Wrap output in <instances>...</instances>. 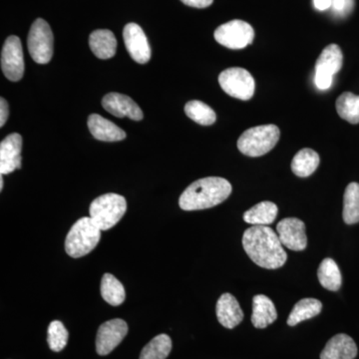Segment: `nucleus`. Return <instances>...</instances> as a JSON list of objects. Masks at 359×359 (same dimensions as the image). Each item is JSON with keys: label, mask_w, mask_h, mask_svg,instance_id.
Segmentation results:
<instances>
[{"label": "nucleus", "mask_w": 359, "mask_h": 359, "mask_svg": "<svg viewBox=\"0 0 359 359\" xmlns=\"http://www.w3.org/2000/svg\"><path fill=\"white\" fill-rule=\"evenodd\" d=\"M90 49L97 57L112 58L117 50V40L114 33L108 29H97L90 34Z\"/></svg>", "instance_id": "aec40b11"}, {"label": "nucleus", "mask_w": 359, "mask_h": 359, "mask_svg": "<svg viewBox=\"0 0 359 359\" xmlns=\"http://www.w3.org/2000/svg\"><path fill=\"white\" fill-rule=\"evenodd\" d=\"M128 334L126 321L115 318L106 321L99 327L96 337V351L99 355H107L121 344Z\"/></svg>", "instance_id": "9b49d317"}, {"label": "nucleus", "mask_w": 359, "mask_h": 359, "mask_svg": "<svg viewBox=\"0 0 359 359\" xmlns=\"http://www.w3.org/2000/svg\"><path fill=\"white\" fill-rule=\"evenodd\" d=\"M323 309V304L316 299H304L295 304L294 308L290 311L287 325L294 327L302 321L311 320L318 316Z\"/></svg>", "instance_id": "5701e85b"}, {"label": "nucleus", "mask_w": 359, "mask_h": 359, "mask_svg": "<svg viewBox=\"0 0 359 359\" xmlns=\"http://www.w3.org/2000/svg\"><path fill=\"white\" fill-rule=\"evenodd\" d=\"M243 247L250 259L261 268H282L287 259L278 233L269 226H252L243 236Z\"/></svg>", "instance_id": "f257e3e1"}, {"label": "nucleus", "mask_w": 359, "mask_h": 359, "mask_svg": "<svg viewBox=\"0 0 359 359\" xmlns=\"http://www.w3.org/2000/svg\"><path fill=\"white\" fill-rule=\"evenodd\" d=\"M184 4L191 7H196V8H205L212 6L214 0H181Z\"/></svg>", "instance_id": "473e14b6"}, {"label": "nucleus", "mask_w": 359, "mask_h": 359, "mask_svg": "<svg viewBox=\"0 0 359 359\" xmlns=\"http://www.w3.org/2000/svg\"><path fill=\"white\" fill-rule=\"evenodd\" d=\"M90 133L99 141L117 142L126 138V133L114 123L105 119L102 116L92 114L88 118Z\"/></svg>", "instance_id": "a211bd4d"}, {"label": "nucleus", "mask_w": 359, "mask_h": 359, "mask_svg": "<svg viewBox=\"0 0 359 359\" xmlns=\"http://www.w3.org/2000/svg\"><path fill=\"white\" fill-rule=\"evenodd\" d=\"M231 185L221 177H208L194 182L180 197V208L184 211H198L216 207L228 199Z\"/></svg>", "instance_id": "f03ea898"}, {"label": "nucleus", "mask_w": 359, "mask_h": 359, "mask_svg": "<svg viewBox=\"0 0 359 359\" xmlns=\"http://www.w3.org/2000/svg\"><path fill=\"white\" fill-rule=\"evenodd\" d=\"M276 233L283 247L299 252L306 250L308 238L306 233V224L297 218H285L276 226Z\"/></svg>", "instance_id": "ddd939ff"}, {"label": "nucleus", "mask_w": 359, "mask_h": 359, "mask_svg": "<svg viewBox=\"0 0 359 359\" xmlns=\"http://www.w3.org/2000/svg\"><path fill=\"white\" fill-rule=\"evenodd\" d=\"M358 346L349 335L339 334L328 340L320 353V359H354Z\"/></svg>", "instance_id": "f3484780"}, {"label": "nucleus", "mask_w": 359, "mask_h": 359, "mask_svg": "<svg viewBox=\"0 0 359 359\" xmlns=\"http://www.w3.org/2000/svg\"><path fill=\"white\" fill-rule=\"evenodd\" d=\"M318 278L325 289L337 292L341 287V273L334 259L327 257L323 259L318 266Z\"/></svg>", "instance_id": "b1692460"}, {"label": "nucleus", "mask_w": 359, "mask_h": 359, "mask_svg": "<svg viewBox=\"0 0 359 359\" xmlns=\"http://www.w3.org/2000/svg\"><path fill=\"white\" fill-rule=\"evenodd\" d=\"M172 351L169 335L159 334L142 349L140 359H166Z\"/></svg>", "instance_id": "cd10ccee"}, {"label": "nucleus", "mask_w": 359, "mask_h": 359, "mask_svg": "<svg viewBox=\"0 0 359 359\" xmlns=\"http://www.w3.org/2000/svg\"><path fill=\"white\" fill-rule=\"evenodd\" d=\"M217 318L224 327H237L244 320V313L233 294H224L219 297L216 306Z\"/></svg>", "instance_id": "dca6fc26"}, {"label": "nucleus", "mask_w": 359, "mask_h": 359, "mask_svg": "<svg viewBox=\"0 0 359 359\" xmlns=\"http://www.w3.org/2000/svg\"><path fill=\"white\" fill-rule=\"evenodd\" d=\"M342 218L347 224L359 223V184L355 182L348 184L344 192Z\"/></svg>", "instance_id": "a878e982"}, {"label": "nucleus", "mask_w": 359, "mask_h": 359, "mask_svg": "<svg viewBox=\"0 0 359 359\" xmlns=\"http://www.w3.org/2000/svg\"><path fill=\"white\" fill-rule=\"evenodd\" d=\"M332 7L335 13L346 14L353 9V0H332Z\"/></svg>", "instance_id": "7c9ffc66"}, {"label": "nucleus", "mask_w": 359, "mask_h": 359, "mask_svg": "<svg viewBox=\"0 0 359 359\" xmlns=\"http://www.w3.org/2000/svg\"><path fill=\"white\" fill-rule=\"evenodd\" d=\"M185 113L190 119L202 126H210V125L214 124L217 120L215 111L207 104L198 100L187 103Z\"/></svg>", "instance_id": "c85d7f7f"}, {"label": "nucleus", "mask_w": 359, "mask_h": 359, "mask_svg": "<svg viewBox=\"0 0 359 359\" xmlns=\"http://www.w3.org/2000/svg\"><path fill=\"white\" fill-rule=\"evenodd\" d=\"M104 109L118 118L128 117L135 121L143 119V112L138 104L129 96L120 93H109L103 97Z\"/></svg>", "instance_id": "2eb2a0df"}, {"label": "nucleus", "mask_w": 359, "mask_h": 359, "mask_svg": "<svg viewBox=\"0 0 359 359\" xmlns=\"http://www.w3.org/2000/svg\"><path fill=\"white\" fill-rule=\"evenodd\" d=\"M337 111L340 118L351 123H359V96L351 92H344L337 98Z\"/></svg>", "instance_id": "bb28decb"}, {"label": "nucleus", "mask_w": 359, "mask_h": 359, "mask_svg": "<svg viewBox=\"0 0 359 359\" xmlns=\"http://www.w3.org/2000/svg\"><path fill=\"white\" fill-rule=\"evenodd\" d=\"M313 4L318 11H327L332 7V0H313Z\"/></svg>", "instance_id": "72a5a7b5"}, {"label": "nucleus", "mask_w": 359, "mask_h": 359, "mask_svg": "<svg viewBox=\"0 0 359 359\" xmlns=\"http://www.w3.org/2000/svg\"><path fill=\"white\" fill-rule=\"evenodd\" d=\"M320 165V156L313 149H302L294 156L292 162V171L301 178L313 175Z\"/></svg>", "instance_id": "4be33fe9"}, {"label": "nucleus", "mask_w": 359, "mask_h": 359, "mask_svg": "<svg viewBox=\"0 0 359 359\" xmlns=\"http://www.w3.org/2000/svg\"><path fill=\"white\" fill-rule=\"evenodd\" d=\"M22 137L20 134H9L0 144V173H13L21 168Z\"/></svg>", "instance_id": "4468645a"}, {"label": "nucleus", "mask_w": 359, "mask_h": 359, "mask_svg": "<svg viewBox=\"0 0 359 359\" xmlns=\"http://www.w3.org/2000/svg\"><path fill=\"white\" fill-rule=\"evenodd\" d=\"M69 334L61 321L54 320L47 330V342L51 351L59 353L67 346Z\"/></svg>", "instance_id": "c756f323"}, {"label": "nucleus", "mask_w": 359, "mask_h": 359, "mask_svg": "<svg viewBox=\"0 0 359 359\" xmlns=\"http://www.w3.org/2000/svg\"><path fill=\"white\" fill-rule=\"evenodd\" d=\"M123 39L130 56L137 63L145 65L151 59V47L147 36L137 23H128L123 30Z\"/></svg>", "instance_id": "f8f14e48"}, {"label": "nucleus", "mask_w": 359, "mask_h": 359, "mask_svg": "<svg viewBox=\"0 0 359 359\" xmlns=\"http://www.w3.org/2000/svg\"><path fill=\"white\" fill-rule=\"evenodd\" d=\"M4 189V175H1V178H0V190L2 191Z\"/></svg>", "instance_id": "f704fd0d"}, {"label": "nucleus", "mask_w": 359, "mask_h": 359, "mask_svg": "<svg viewBox=\"0 0 359 359\" xmlns=\"http://www.w3.org/2000/svg\"><path fill=\"white\" fill-rule=\"evenodd\" d=\"M9 116L8 103L4 97L0 99V127H4Z\"/></svg>", "instance_id": "2f4dec72"}, {"label": "nucleus", "mask_w": 359, "mask_h": 359, "mask_svg": "<svg viewBox=\"0 0 359 359\" xmlns=\"http://www.w3.org/2000/svg\"><path fill=\"white\" fill-rule=\"evenodd\" d=\"M278 212V205L275 203L264 201L248 210L244 214V219L245 223L252 226H269L275 222Z\"/></svg>", "instance_id": "412c9836"}, {"label": "nucleus", "mask_w": 359, "mask_h": 359, "mask_svg": "<svg viewBox=\"0 0 359 359\" xmlns=\"http://www.w3.org/2000/svg\"><path fill=\"white\" fill-rule=\"evenodd\" d=\"M127 211L123 196L109 193L96 198L90 205V218L101 231H108L118 224Z\"/></svg>", "instance_id": "39448f33"}, {"label": "nucleus", "mask_w": 359, "mask_h": 359, "mask_svg": "<svg viewBox=\"0 0 359 359\" xmlns=\"http://www.w3.org/2000/svg\"><path fill=\"white\" fill-rule=\"evenodd\" d=\"M342 61H344V55L339 45L330 44L323 49L316 63L314 83L318 89L330 88L334 81V74L341 69Z\"/></svg>", "instance_id": "6e6552de"}, {"label": "nucleus", "mask_w": 359, "mask_h": 359, "mask_svg": "<svg viewBox=\"0 0 359 359\" xmlns=\"http://www.w3.org/2000/svg\"><path fill=\"white\" fill-rule=\"evenodd\" d=\"M28 50L35 62L47 65L53 56V33L42 18L33 22L27 39Z\"/></svg>", "instance_id": "423d86ee"}, {"label": "nucleus", "mask_w": 359, "mask_h": 359, "mask_svg": "<svg viewBox=\"0 0 359 359\" xmlns=\"http://www.w3.org/2000/svg\"><path fill=\"white\" fill-rule=\"evenodd\" d=\"M280 136V129L276 125L252 127L241 135L238 148L248 157H261L275 148Z\"/></svg>", "instance_id": "20e7f679"}, {"label": "nucleus", "mask_w": 359, "mask_h": 359, "mask_svg": "<svg viewBox=\"0 0 359 359\" xmlns=\"http://www.w3.org/2000/svg\"><path fill=\"white\" fill-rule=\"evenodd\" d=\"M219 83L228 95L244 101L250 100L254 96L256 86L249 71L238 67L223 71L219 74Z\"/></svg>", "instance_id": "0eeeda50"}, {"label": "nucleus", "mask_w": 359, "mask_h": 359, "mask_svg": "<svg viewBox=\"0 0 359 359\" xmlns=\"http://www.w3.org/2000/svg\"><path fill=\"white\" fill-rule=\"evenodd\" d=\"M278 318L273 301L266 295H255L252 299V323L256 328H266Z\"/></svg>", "instance_id": "6ab92c4d"}, {"label": "nucleus", "mask_w": 359, "mask_h": 359, "mask_svg": "<svg viewBox=\"0 0 359 359\" xmlns=\"http://www.w3.org/2000/svg\"><path fill=\"white\" fill-rule=\"evenodd\" d=\"M25 58L20 39L9 36L1 51V69L7 79L18 82L25 74Z\"/></svg>", "instance_id": "9d476101"}, {"label": "nucleus", "mask_w": 359, "mask_h": 359, "mask_svg": "<svg viewBox=\"0 0 359 359\" xmlns=\"http://www.w3.org/2000/svg\"><path fill=\"white\" fill-rule=\"evenodd\" d=\"M101 294L111 306H120L126 299L124 285L114 276L105 273L101 280Z\"/></svg>", "instance_id": "393cba45"}, {"label": "nucleus", "mask_w": 359, "mask_h": 359, "mask_svg": "<svg viewBox=\"0 0 359 359\" xmlns=\"http://www.w3.org/2000/svg\"><path fill=\"white\" fill-rule=\"evenodd\" d=\"M101 230L90 217L78 219L71 226L65 240V250L71 257H81L95 249L100 242Z\"/></svg>", "instance_id": "7ed1b4c3"}, {"label": "nucleus", "mask_w": 359, "mask_h": 359, "mask_svg": "<svg viewBox=\"0 0 359 359\" xmlns=\"http://www.w3.org/2000/svg\"><path fill=\"white\" fill-rule=\"evenodd\" d=\"M215 39L226 48L243 49L252 43L254 28L243 20H231L219 26L214 33Z\"/></svg>", "instance_id": "1a4fd4ad"}]
</instances>
